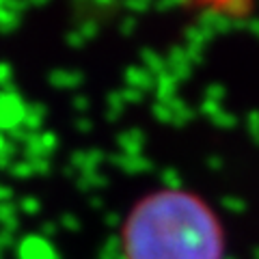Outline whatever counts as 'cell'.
Returning <instances> with one entry per match:
<instances>
[{
    "label": "cell",
    "instance_id": "1",
    "mask_svg": "<svg viewBox=\"0 0 259 259\" xmlns=\"http://www.w3.org/2000/svg\"><path fill=\"white\" fill-rule=\"evenodd\" d=\"M121 259H227L223 218L184 186L141 194L119 227Z\"/></svg>",
    "mask_w": 259,
    "mask_h": 259
}]
</instances>
